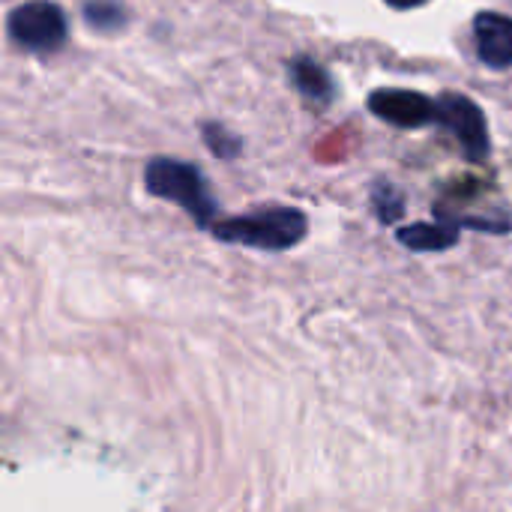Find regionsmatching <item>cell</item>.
Here are the masks:
<instances>
[{
  "mask_svg": "<svg viewBox=\"0 0 512 512\" xmlns=\"http://www.w3.org/2000/svg\"><path fill=\"white\" fill-rule=\"evenodd\" d=\"M213 234L225 243L279 252L306 237V216L294 207H267L249 216L213 222Z\"/></svg>",
  "mask_w": 512,
  "mask_h": 512,
  "instance_id": "cell-1",
  "label": "cell"
},
{
  "mask_svg": "<svg viewBox=\"0 0 512 512\" xmlns=\"http://www.w3.org/2000/svg\"><path fill=\"white\" fill-rule=\"evenodd\" d=\"M204 135H207L210 150H213L216 156H222V159H231V156L240 150V141H237L234 135H228L222 126H204Z\"/></svg>",
  "mask_w": 512,
  "mask_h": 512,
  "instance_id": "cell-9",
  "label": "cell"
},
{
  "mask_svg": "<svg viewBox=\"0 0 512 512\" xmlns=\"http://www.w3.org/2000/svg\"><path fill=\"white\" fill-rule=\"evenodd\" d=\"M438 123H444L462 144L465 156L471 162H480L489 156V126L480 111L465 93H444L438 99Z\"/></svg>",
  "mask_w": 512,
  "mask_h": 512,
  "instance_id": "cell-4",
  "label": "cell"
},
{
  "mask_svg": "<svg viewBox=\"0 0 512 512\" xmlns=\"http://www.w3.org/2000/svg\"><path fill=\"white\" fill-rule=\"evenodd\" d=\"M393 9H417V6H423V3H429V0H387Z\"/></svg>",
  "mask_w": 512,
  "mask_h": 512,
  "instance_id": "cell-10",
  "label": "cell"
},
{
  "mask_svg": "<svg viewBox=\"0 0 512 512\" xmlns=\"http://www.w3.org/2000/svg\"><path fill=\"white\" fill-rule=\"evenodd\" d=\"M6 30L24 51H54L66 42V15L51 0H30L9 12Z\"/></svg>",
  "mask_w": 512,
  "mask_h": 512,
  "instance_id": "cell-3",
  "label": "cell"
},
{
  "mask_svg": "<svg viewBox=\"0 0 512 512\" xmlns=\"http://www.w3.org/2000/svg\"><path fill=\"white\" fill-rule=\"evenodd\" d=\"M288 72H291L294 87H297L306 99H312V102H327V99L333 96V81H330V75H327L315 60L297 57V60H291Z\"/></svg>",
  "mask_w": 512,
  "mask_h": 512,
  "instance_id": "cell-7",
  "label": "cell"
},
{
  "mask_svg": "<svg viewBox=\"0 0 512 512\" xmlns=\"http://www.w3.org/2000/svg\"><path fill=\"white\" fill-rule=\"evenodd\" d=\"M144 183L150 195L180 204L201 228L213 225L210 219L216 216V201L207 192V180L195 165L180 159H153L144 171Z\"/></svg>",
  "mask_w": 512,
  "mask_h": 512,
  "instance_id": "cell-2",
  "label": "cell"
},
{
  "mask_svg": "<svg viewBox=\"0 0 512 512\" xmlns=\"http://www.w3.org/2000/svg\"><path fill=\"white\" fill-rule=\"evenodd\" d=\"M84 18H87V24H90V27H96V30H117V27L123 24L126 12H123V6H120V3H111V0H93V3H87V6H84Z\"/></svg>",
  "mask_w": 512,
  "mask_h": 512,
  "instance_id": "cell-8",
  "label": "cell"
},
{
  "mask_svg": "<svg viewBox=\"0 0 512 512\" xmlns=\"http://www.w3.org/2000/svg\"><path fill=\"white\" fill-rule=\"evenodd\" d=\"M369 111L390 126L399 129H420L438 123V99H429L417 90L384 87L369 96Z\"/></svg>",
  "mask_w": 512,
  "mask_h": 512,
  "instance_id": "cell-5",
  "label": "cell"
},
{
  "mask_svg": "<svg viewBox=\"0 0 512 512\" xmlns=\"http://www.w3.org/2000/svg\"><path fill=\"white\" fill-rule=\"evenodd\" d=\"M477 54L492 69L512 66V18L501 12H480L474 18Z\"/></svg>",
  "mask_w": 512,
  "mask_h": 512,
  "instance_id": "cell-6",
  "label": "cell"
}]
</instances>
